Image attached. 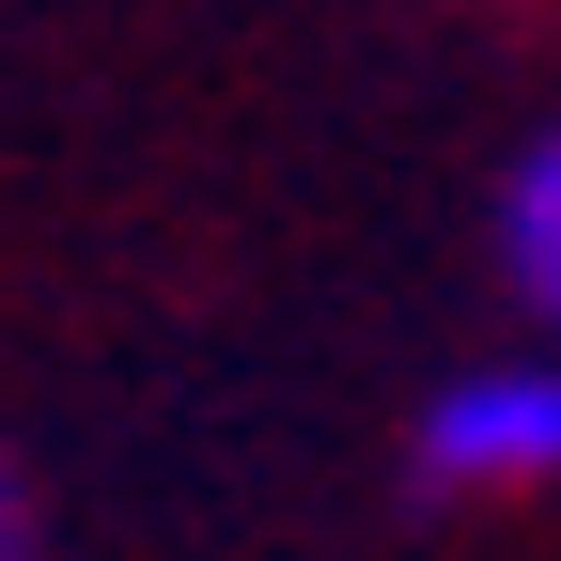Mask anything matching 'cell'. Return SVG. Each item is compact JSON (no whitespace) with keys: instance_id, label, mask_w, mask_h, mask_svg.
<instances>
[{"instance_id":"cell-2","label":"cell","mask_w":561,"mask_h":561,"mask_svg":"<svg viewBox=\"0 0 561 561\" xmlns=\"http://www.w3.org/2000/svg\"><path fill=\"white\" fill-rule=\"evenodd\" d=\"M500 265H515V297L561 328V125L515 157V187H500Z\"/></svg>"},{"instance_id":"cell-1","label":"cell","mask_w":561,"mask_h":561,"mask_svg":"<svg viewBox=\"0 0 561 561\" xmlns=\"http://www.w3.org/2000/svg\"><path fill=\"white\" fill-rule=\"evenodd\" d=\"M421 483L453 500H515V483H561V359H468L421 405Z\"/></svg>"},{"instance_id":"cell-3","label":"cell","mask_w":561,"mask_h":561,"mask_svg":"<svg viewBox=\"0 0 561 561\" xmlns=\"http://www.w3.org/2000/svg\"><path fill=\"white\" fill-rule=\"evenodd\" d=\"M0 561H32V483H16V453H0Z\"/></svg>"}]
</instances>
